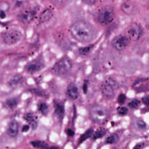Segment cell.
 Returning <instances> with one entry per match:
<instances>
[{
    "mask_svg": "<svg viewBox=\"0 0 149 149\" xmlns=\"http://www.w3.org/2000/svg\"><path fill=\"white\" fill-rule=\"evenodd\" d=\"M71 34L77 41L88 42L94 36V31L91 24L85 21H77L70 28Z\"/></svg>",
    "mask_w": 149,
    "mask_h": 149,
    "instance_id": "6da1fadb",
    "label": "cell"
},
{
    "mask_svg": "<svg viewBox=\"0 0 149 149\" xmlns=\"http://www.w3.org/2000/svg\"><path fill=\"white\" fill-rule=\"evenodd\" d=\"M72 67V63L70 59L65 57L58 60L53 66V72L58 75H63L69 72Z\"/></svg>",
    "mask_w": 149,
    "mask_h": 149,
    "instance_id": "7a4b0ae2",
    "label": "cell"
},
{
    "mask_svg": "<svg viewBox=\"0 0 149 149\" xmlns=\"http://www.w3.org/2000/svg\"><path fill=\"white\" fill-rule=\"evenodd\" d=\"M90 114L93 121L98 124H102L107 119V111L103 107L100 106L93 107L90 110Z\"/></svg>",
    "mask_w": 149,
    "mask_h": 149,
    "instance_id": "3957f363",
    "label": "cell"
},
{
    "mask_svg": "<svg viewBox=\"0 0 149 149\" xmlns=\"http://www.w3.org/2000/svg\"><path fill=\"white\" fill-rule=\"evenodd\" d=\"M114 13L109 7H105L99 11L97 15V20L102 25L109 24L113 20Z\"/></svg>",
    "mask_w": 149,
    "mask_h": 149,
    "instance_id": "277c9868",
    "label": "cell"
},
{
    "mask_svg": "<svg viewBox=\"0 0 149 149\" xmlns=\"http://www.w3.org/2000/svg\"><path fill=\"white\" fill-rule=\"evenodd\" d=\"M22 38V35L20 31L15 29L5 31L2 35L3 41L7 44H13L17 43Z\"/></svg>",
    "mask_w": 149,
    "mask_h": 149,
    "instance_id": "5b68a950",
    "label": "cell"
},
{
    "mask_svg": "<svg viewBox=\"0 0 149 149\" xmlns=\"http://www.w3.org/2000/svg\"><path fill=\"white\" fill-rule=\"evenodd\" d=\"M116 87V85L113 80H107L102 83L100 87L102 93L104 97L110 99L113 97L114 90Z\"/></svg>",
    "mask_w": 149,
    "mask_h": 149,
    "instance_id": "8992f818",
    "label": "cell"
},
{
    "mask_svg": "<svg viewBox=\"0 0 149 149\" xmlns=\"http://www.w3.org/2000/svg\"><path fill=\"white\" fill-rule=\"evenodd\" d=\"M130 38L124 35L116 37L112 42L113 47L118 51L123 50L127 48L130 43Z\"/></svg>",
    "mask_w": 149,
    "mask_h": 149,
    "instance_id": "52a82bcc",
    "label": "cell"
},
{
    "mask_svg": "<svg viewBox=\"0 0 149 149\" xmlns=\"http://www.w3.org/2000/svg\"><path fill=\"white\" fill-rule=\"evenodd\" d=\"M128 37L134 41L139 39L143 35V30L141 27L136 23L130 24L128 29Z\"/></svg>",
    "mask_w": 149,
    "mask_h": 149,
    "instance_id": "ba28073f",
    "label": "cell"
},
{
    "mask_svg": "<svg viewBox=\"0 0 149 149\" xmlns=\"http://www.w3.org/2000/svg\"><path fill=\"white\" fill-rule=\"evenodd\" d=\"M19 125L15 120H12L10 122L8 128L7 129V134L11 137H15L18 134L19 132Z\"/></svg>",
    "mask_w": 149,
    "mask_h": 149,
    "instance_id": "9c48e42d",
    "label": "cell"
},
{
    "mask_svg": "<svg viewBox=\"0 0 149 149\" xmlns=\"http://www.w3.org/2000/svg\"><path fill=\"white\" fill-rule=\"evenodd\" d=\"M54 107L55 114L59 120H63L65 113V108L63 105L58 101H55Z\"/></svg>",
    "mask_w": 149,
    "mask_h": 149,
    "instance_id": "30bf717a",
    "label": "cell"
},
{
    "mask_svg": "<svg viewBox=\"0 0 149 149\" xmlns=\"http://www.w3.org/2000/svg\"><path fill=\"white\" fill-rule=\"evenodd\" d=\"M24 81V78L23 76L20 74H17L10 80L9 85L12 88H17L22 86Z\"/></svg>",
    "mask_w": 149,
    "mask_h": 149,
    "instance_id": "8fae6325",
    "label": "cell"
},
{
    "mask_svg": "<svg viewBox=\"0 0 149 149\" xmlns=\"http://www.w3.org/2000/svg\"><path fill=\"white\" fill-rule=\"evenodd\" d=\"M35 13L32 10L26 11L18 15V18L20 22L23 23H27L30 22L34 18Z\"/></svg>",
    "mask_w": 149,
    "mask_h": 149,
    "instance_id": "7c38bea8",
    "label": "cell"
},
{
    "mask_svg": "<svg viewBox=\"0 0 149 149\" xmlns=\"http://www.w3.org/2000/svg\"><path fill=\"white\" fill-rule=\"evenodd\" d=\"M122 10L127 15L134 14L136 11V7L134 3L130 2H126L121 6Z\"/></svg>",
    "mask_w": 149,
    "mask_h": 149,
    "instance_id": "4fadbf2b",
    "label": "cell"
},
{
    "mask_svg": "<svg viewBox=\"0 0 149 149\" xmlns=\"http://www.w3.org/2000/svg\"><path fill=\"white\" fill-rule=\"evenodd\" d=\"M67 94L71 99L75 100L79 96V90L77 87L74 84H70L67 89Z\"/></svg>",
    "mask_w": 149,
    "mask_h": 149,
    "instance_id": "5bb4252c",
    "label": "cell"
},
{
    "mask_svg": "<svg viewBox=\"0 0 149 149\" xmlns=\"http://www.w3.org/2000/svg\"><path fill=\"white\" fill-rule=\"evenodd\" d=\"M24 118L29 123L32 127V129H36L38 127V122L36 120L35 115L31 113H28L25 114Z\"/></svg>",
    "mask_w": 149,
    "mask_h": 149,
    "instance_id": "9a60e30c",
    "label": "cell"
},
{
    "mask_svg": "<svg viewBox=\"0 0 149 149\" xmlns=\"http://www.w3.org/2000/svg\"><path fill=\"white\" fill-rule=\"evenodd\" d=\"M41 66L42 65L39 62L33 61L29 63L25 67V69L29 73H33L39 71L41 69Z\"/></svg>",
    "mask_w": 149,
    "mask_h": 149,
    "instance_id": "2e32d148",
    "label": "cell"
},
{
    "mask_svg": "<svg viewBox=\"0 0 149 149\" xmlns=\"http://www.w3.org/2000/svg\"><path fill=\"white\" fill-rule=\"evenodd\" d=\"M52 15H53V13L51 10L49 9L45 10L41 13L40 15V18H39L40 22L44 23L49 21L52 16Z\"/></svg>",
    "mask_w": 149,
    "mask_h": 149,
    "instance_id": "e0dca14e",
    "label": "cell"
},
{
    "mask_svg": "<svg viewBox=\"0 0 149 149\" xmlns=\"http://www.w3.org/2000/svg\"><path fill=\"white\" fill-rule=\"evenodd\" d=\"M93 133L94 129H93L90 128L88 129L85 133L81 136L79 141H78L79 144H81L86 140H87L88 138H90L93 134Z\"/></svg>",
    "mask_w": 149,
    "mask_h": 149,
    "instance_id": "ac0fdd59",
    "label": "cell"
},
{
    "mask_svg": "<svg viewBox=\"0 0 149 149\" xmlns=\"http://www.w3.org/2000/svg\"><path fill=\"white\" fill-rule=\"evenodd\" d=\"M31 145L34 148L40 149H47L49 147V145L47 143L44 141H31Z\"/></svg>",
    "mask_w": 149,
    "mask_h": 149,
    "instance_id": "d6986e66",
    "label": "cell"
},
{
    "mask_svg": "<svg viewBox=\"0 0 149 149\" xmlns=\"http://www.w3.org/2000/svg\"><path fill=\"white\" fill-rule=\"evenodd\" d=\"M38 110L43 115H47L49 112V107L46 103H40L38 106Z\"/></svg>",
    "mask_w": 149,
    "mask_h": 149,
    "instance_id": "ffe728a7",
    "label": "cell"
},
{
    "mask_svg": "<svg viewBox=\"0 0 149 149\" xmlns=\"http://www.w3.org/2000/svg\"><path fill=\"white\" fill-rule=\"evenodd\" d=\"M18 100L17 98H11L7 101V106L11 109H14L17 106Z\"/></svg>",
    "mask_w": 149,
    "mask_h": 149,
    "instance_id": "44dd1931",
    "label": "cell"
},
{
    "mask_svg": "<svg viewBox=\"0 0 149 149\" xmlns=\"http://www.w3.org/2000/svg\"><path fill=\"white\" fill-rule=\"evenodd\" d=\"M119 136L116 134H113L107 137L106 143L109 144H114L116 143L119 140Z\"/></svg>",
    "mask_w": 149,
    "mask_h": 149,
    "instance_id": "7402d4cb",
    "label": "cell"
},
{
    "mask_svg": "<svg viewBox=\"0 0 149 149\" xmlns=\"http://www.w3.org/2000/svg\"><path fill=\"white\" fill-rule=\"evenodd\" d=\"M93 45H88V46L81 48L79 50V53L81 55H83V56L88 55L93 49Z\"/></svg>",
    "mask_w": 149,
    "mask_h": 149,
    "instance_id": "603a6c76",
    "label": "cell"
},
{
    "mask_svg": "<svg viewBox=\"0 0 149 149\" xmlns=\"http://www.w3.org/2000/svg\"><path fill=\"white\" fill-rule=\"evenodd\" d=\"M106 134V131L104 129H100L97 130L93 135V139L94 140L100 139L103 137Z\"/></svg>",
    "mask_w": 149,
    "mask_h": 149,
    "instance_id": "cb8c5ba5",
    "label": "cell"
},
{
    "mask_svg": "<svg viewBox=\"0 0 149 149\" xmlns=\"http://www.w3.org/2000/svg\"><path fill=\"white\" fill-rule=\"evenodd\" d=\"M140 101L137 100H134L129 103L128 106L130 108L135 109L136 108L139 106Z\"/></svg>",
    "mask_w": 149,
    "mask_h": 149,
    "instance_id": "d4e9b609",
    "label": "cell"
},
{
    "mask_svg": "<svg viewBox=\"0 0 149 149\" xmlns=\"http://www.w3.org/2000/svg\"><path fill=\"white\" fill-rule=\"evenodd\" d=\"M117 112L118 113L121 115H125L127 114L128 112L127 108L125 107H120L117 109Z\"/></svg>",
    "mask_w": 149,
    "mask_h": 149,
    "instance_id": "484cf974",
    "label": "cell"
},
{
    "mask_svg": "<svg viewBox=\"0 0 149 149\" xmlns=\"http://www.w3.org/2000/svg\"><path fill=\"white\" fill-rule=\"evenodd\" d=\"M126 96H125L124 94H120V95H119V97H118V103H119V104H120V105H123V104L125 103V101H126Z\"/></svg>",
    "mask_w": 149,
    "mask_h": 149,
    "instance_id": "4316f807",
    "label": "cell"
},
{
    "mask_svg": "<svg viewBox=\"0 0 149 149\" xmlns=\"http://www.w3.org/2000/svg\"><path fill=\"white\" fill-rule=\"evenodd\" d=\"M137 125L138 128L141 129H146V127H147V126H146L145 122L142 120L138 121L137 122Z\"/></svg>",
    "mask_w": 149,
    "mask_h": 149,
    "instance_id": "83f0119b",
    "label": "cell"
},
{
    "mask_svg": "<svg viewBox=\"0 0 149 149\" xmlns=\"http://www.w3.org/2000/svg\"><path fill=\"white\" fill-rule=\"evenodd\" d=\"M143 104L147 106H149V95H147L142 99Z\"/></svg>",
    "mask_w": 149,
    "mask_h": 149,
    "instance_id": "f1b7e54d",
    "label": "cell"
},
{
    "mask_svg": "<svg viewBox=\"0 0 149 149\" xmlns=\"http://www.w3.org/2000/svg\"><path fill=\"white\" fill-rule=\"evenodd\" d=\"M30 129V126L28 125H25L22 128V132L23 133L28 132Z\"/></svg>",
    "mask_w": 149,
    "mask_h": 149,
    "instance_id": "f546056e",
    "label": "cell"
},
{
    "mask_svg": "<svg viewBox=\"0 0 149 149\" xmlns=\"http://www.w3.org/2000/svg\"><path fill=\"white\" fill-rule=\"evenodd\" d=\"M66 133H67V135L69 136H71V137H72L74 135V132L72 129H67V131H66Z\"/></svg>",
    "mask_w": 149,
    "mask_h": 149,
    "instance_id": "4dcf8cb0",
    "label": "cell"
},
{
    "mask_svg": "<svg viewBox=\"0 0 149 149\" xmlns=\"http://www.w3.org/2000/svg\"><path fill=\"white\" fill-rule=\"evenodd\" d=\"M144 144L143 143H139L136 146H135L134 149H142L144 147Z\"/></svg>",
    "mask_w": 149,
    "mask_h": 149,
    "instance_id": "1f68e13d",
    "label": "cell"
},
{
    "mask_svg": "<svg viewBox=\"0 0 149 149\" xmlns=\"http://www.w3.org/2000/svg\"><path fill=\"white\" fill-rule=\"evenodd\" d=\"M95 1H90V0H88V1H84V2L86 3H87V4H93L95 3Z\"/></svg>",
    "mask_w": 149,
    "mask_h": 149,
    "instance_id": "d6a6232c",
    "label": "cell"
},
{
    "mask_svg": "<svg viewBox=\"0 0 149 149\" xmlns=\"http://www.w3.org/2000/svg\"><path fill=\"white\" fill-rule=\"evenodd\" d=\"M6 16L5 13L3 10H0V17L1 18H4Z\"/></svg>",
    "mask_w": 149,
    "mask_h": 149,
    "instance_id": "836d02e7",
    "label": "cell"
},
{
    "mask_svg": "<svg viewBox=\"0 0 149 149\" xmlns=\"http://www.w3.org/2000/svg\"><path fill=\"white\" fill-rule=\"evenodd\" d=\"M47 149H60V148L57 146H53L48 147Z\"/></svg>",
    "mask_w": 149,
    "mask_h": 149,
    "instance_id": "e575fe53",
    "label": "cell"
},
{
    "mask_svg": "<svg viewBox=\"0 0 149 149\" xmlns=\"http://www.w3.org/2000/svg\"><path fill=\"white\" fill-rule=\"evenodd\" d=\"M83 91H84L85 93H86L87 91V86L85 84L83 87Z\"/></svg>",
    "mask_w": 149,
    "mask_h": 149,
    "instance_id": "d590c367",
    "label": "cell"
}]
</instances>
